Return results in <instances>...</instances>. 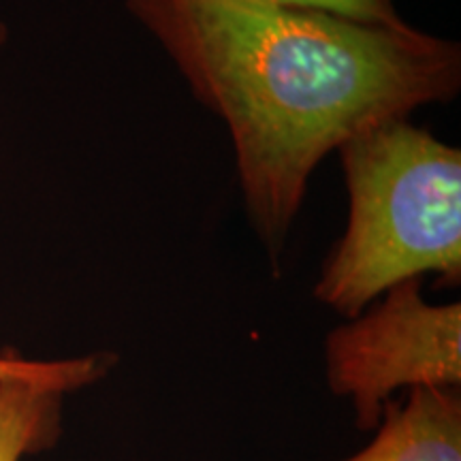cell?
I'll list each match as a JSON object with an SVG mask.
<instances>
[{"instance_id": "obj_2", "label": "cell", "mask_w": 461, "mask_h": 461, "mask_svg": "<svg viewBox=\"0 0 461 461\" xmlns=\"http://www.w3.org/2000/svg\"><path fill=\"white\" fill-rule=\"evenodd\" d=\"M348 216L314 295L355 319L389 288L423 276L461 278V149L389 120L338 149Z\"/></svg>"}, {"instance_id": "obj_6", "label": "cell", "mask_w": 461, "mask_h": 461, "mask_svg": "<svg viewBox=\"0 0 461 461\" xmlns=\"http://www.w3.org/2000/svg\"><path fill=\"white\" fill-rule=\"evenodd\" d=\"M248 3L274 5V7L291 9L327 11V14H338L353 17V20L372 22V24L384 26L408 24L400 11H397L393 0H248Z\"/></svg>"}, {"instance_id": "obj_1", "label": "cell", "mask_w": 461, "mask_h": 461, "mask_svg": "<svg viewBox=\"0 0 461 461\" xmlns=\"http://www.w3.org/2000/svg\"><path fill=\"white\" fill-rule=\"evenodd\" d=\"M227 126L246 214L278 263L310 177L346 141L461 90L459 43L248 0H126Z\"/></svg>"}, {"instance_id": "obj_8", "label": "cell", "mask_w": 461, "mask_h": 461, "mask_svg": "<svg viewBox=\"0 0 461 461\" xmlns=\"http://www.w3.org/2000/svg\"><path fill=\"white\" fill-rule=\"evenodd\" d=\"M7 39H9V26L5 24L3 20H0V48H3V45L7 43Z\"/></svg>"}, {"instance_id": "obj_5", "label": "cell", "mask_w": 461, "mask_h": 461, "mask_svg": "<svg viewBox=\"0 0 461 461\" xmlns=\"http://www.w3.org/2000/svg\"><path fill=\"white\" fill-rule=\"evenodd\" d=\"M370 447L344 461H461V397L455 387L411 389L408 402H387Z\"/></svg>"}, {"instance_id": "obj_7", "label": "cell", "mask_w": 461, "mask_h": 461, "mask_svg": "<svg viewBox=\"0 0 461 461\" xmlns=\"http://www.w3.org/2000/svg\"><path fill=\"white\" fill-rule=\"evenodd\" d=\"M34 359H22L20 355L15 353H5L0 355V378L14 376V374L26 372L28 367H32Z\"/></svg>"}, {"instance_id": "obj_4", "label": "cell", "mask_w": 461, "mask_h": 461, "mask_svg": "<svg viewBox=\"0 0 461 461\" xmlns=\"http://www.w3.org/2000/svg\"><path fill=\"white\" fill-rule=\"evenodd\" d=\"M112 363V355L34 361L0 378V461H22L54 445L65 395L99 380Z\"/></svg>"}, {"instance_id": "obj_3", "label": "cell", "mask_w": 461, "mask_h": 461, "mask_svg": "<svg viewBox=\"0 0 461 461\" xmlns=\"http://www.w3.org/2000/svg\"><path fill=\"white\" fill-rule=\"evenodd\" d=\"M325 357L331 391L355 402L359 428H372L397 389L459 387L461 305L425 302L420 280H406L333 330Z\"/></svg>"}]
</instances>
